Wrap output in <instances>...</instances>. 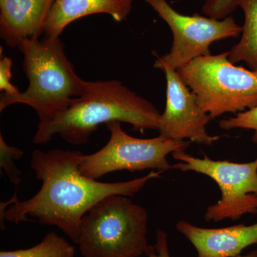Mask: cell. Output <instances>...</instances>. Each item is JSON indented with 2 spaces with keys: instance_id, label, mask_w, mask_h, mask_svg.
<instances>
[{
  "instance_id": "8",
  "label": "cell",
  "mask_w": 257,
  "mask_h": 257,
  "mask_svg": "<svg viewBox=\"0 0 257 257\" xmlns=\"http://www.w3.org/2000/svg\"><path fill=\"white\" fill-rule=\"evenodd\" d=\"M169 25L173 35L170 52L157 57L155 67L162 65L178 70L202 56L211 55L213 42L239 37L242 27L231 16L224 20L180 14L166 0H145Z\"/></svg>"
},
{
  "instance_id": "4",
  "label": "cell",
  "mask_w": 257,
  "mask_h": 257,
  "mask_svg": "<svg viewBox=\"0 0 257 257\" xmlns=\"http://www.w3.org/2000/svg\"><path fill=\"white\" fill-rule=\"evenodd\" d=\"M148 213L122 195L96 203L81 221L79 248L84 257H140L150 247Z\"/></svg>"
},
{
  "instance_id": "2",
  "label": "cell",
  "mask_w": 257,
  "mask_h": 257,
  "mask_svg": "<svg viewBox=\"0 0 257 257\" xmlns=\"http://www.w3.org/2000/svg\"><path fill=\"white\" fill-rule=\"evenodd\" d=\"M161 114L156 106L119 81H86L82 95L45 124H38L32 143L45 145L60 135L74 145L87 143L99 125L119 121L134 130H158Z\"/></svg>"
},
{
  "instance_id": "10",
  "label": "cell",
  "mask_w": 257,
  "mask_h": 257,
  "mask_svg": "<svg viewBox=\"0 0 257 257\" xmlns=\"http://www.w3.org/2000/svg\"><path fill=\"white\" fill-rule=\"evenodd\" d=\"M176 229L195 248L197 257H238L245 248L257 244V221L224 228H202L179 221Z\"/></svg>"
},
{
  "instance_id": "11",
  "label": "cell",
  "mask_w": 257,
  "mask_h": 257,
  "mask_svg": "<svg viewBox=\"0 0 257 257\" xmlns=\"http://www.w3.org/2000/svg\"><path fill=\"white\" fill-rule=\"evenodd\" d=\"M55 0H0V37L10 47L44 35Z\"/></svg>"
},
{
  "instance_id": "16",
  "label": "cell",
  "mask_w": 257,
  "mask_h": 257,
  "mask_svg": "<svg viewBox=\"0 0 257 257\" xmlns=\"http://www.w3.org/2000/svg\"><path fill=\"white\" fill-rule=\"evenodd\" d=\"M219 126L221 130L226 131L234 128L252 130L251 140L257 145V106L248 110L238 113L231 117L220 120Z\"/></svg>"
},
{
  "instance_id": "5",
  "label": "cell",
  "mask_w": 257,
  "mask_h": 257,
  "mask_svg": "<svg viewBox=\"0 0 257 257\" xmlns=\"http://www.w3.org/2000/svg\"><path fill=\"white\" fill-rule=\"evenodd\" d=\"M229 55L202 56L177 70L211 119L257 106V70L235 65Z\"/></svg>"
},
{
  "instance_id": "6",
  "label": "cell",
  "mask_w": 257,
  "mask_h": 257,
  "mask_svg": "<svg viewBox=\"0 0 257 257\" xmlns=\"http://www.w3.org/2000/svg\"><path fill=\"white\" fill-rule=\"evenodd\" d=\"M121 122L111 121L105 124L110 133L109 141L99 151L83 155L79 171L92 179L126 170L138 172L157 170L165 172L172 169L167 157L178 150H186L191 142L177 141L159 135L155 138L140 139L128 135Z\"/></svg>"
},
{
  "instance_id": "12",
  "label": "cell",
  "mask_w": 257,
  "mask_h": 257,
  "mask_svg": "<svg viewBox=\"0 0 257 257\" xmlns=\"http://www.w3.org/2000/svg\"><path fill=\"white\" fill-rule=\"evenodd\" d=\"M133 0H55L50 15L44 38H58L69 24L94 14L110 15L115 21H124L133 8Z\"/></svg>"
},
{
  "instance_id": "17",
  "label": "cell",
  "mask_w": 257,
  "mask_h": 257,
  "mask_svg": "<svg viewBox=\"0 0 257 257\" xmlns=\"http://www.w3.org/2000/svg\"><path fill=\"white\" fill-rule=\"evenodd\" d=\"M238 0H206L202 11L209 18L224 20L236 10Z\"/></svg>"
},
{
  "instance_id": "15",
  "label": "cell",
  "mask_w": 257,
  "mask_h": 257,
  "mask_svg": "<svg viewBox=\"0 0 257 257\" xmlns=\"http://www.w3.org/2000/svg\"><path fill=\"white\" fill-rule=\"evenodd\" d=\"M21 149L8 145L3 135H0V167L5 170L10 182L15 185L21 183V172L17 168L14 160H20L23 156Z\"/></svg>"
},
{
  "instance_id": "14",
  "label": "cell",
  "mask_w": 257,
  "mask_h": 257,
  "mask_svg": "<svg viewBox=\"0 0 257 257\" xmlns=\"http://www.w3.org/2000/svg\"><path fill=\"white\" fill-rule=\"evenodd\" d=\"M75 248L55 232L45 235L41 242L26 249L1 251L0 257H74Z\"/></svg>"
},
{
  "instance_id": "20",
  "label": "cell",
  "mask_w": 257,
  "mask_h": 257,
  "mask_svg": "<svg viewBox=\"0 0 257 257\" xmlns=\"http://www.w3.org/2000/svg\"><path fill=\"white\" fill-rule=\"evenodd\" d=\"M238 257H257V249L253 250V251H251V252L247 253L246 255H244V256H241L240 255Z\"/></svg>"
},
{
  "instance_id": "7",
  "label": "cell",
  "mask_w": 257,
  "mask_h": 257,
  "mask_svg": "<svg viewBox=\"0 0 257 257\" xmlns=\"http://www.w3.org/2000/svg\"><path fill=\"white\" fill-rule=\"evenodd\" d=\"M181 162L172 169L181 172H194L207 176L219 186L221 199L209 206L204 214L207 221L239 219L245 214L257 213V158L246 163L228 160H214L207 156L198 158L185 150L172 154Z\"/></svg>"
},
{
  "instance_id": "9",
  "label": "cell",
  "mask_w": 257,
  "mask_h": 257,
  "mask_svg": "<svg viewBox=\"0 0 257 257\" xmlns=\"http://www.w3.org/2000/svg\"><path fill=\"white\" fill-rule=\"evenodd\" d=\"M163 71L167 80V99L165 111L161 114L158 131L165 138L211 145L219 140L207 133V125L211 118L197 103L196 96L182 79L178 72L167 65Z\"/></svg>"
},
{
  "instance_id": "18",
  "label": "cell",
  "mask_w": 257,
  "mask_h": 257,
  "mask_svg": "<svg viewBox=\"0 0 257 257\" xmlns=\"http://www.w3.org/2000/svg\"><path fill=\"white\" fill-rule=\"evenodd\" d=\"M12 67L13 61L11 59L2 56L0 60V90L7 94H16L20 92L18 87L12 84Z\"/></svg>"
},
{
  "instance_id": "19",
  "label": "cell",
  "mask_w": 257,
  "mask_h": 257,
  "mask_svg": "<svg viewBox=\"0 0 257 257\" xmlns=\"http://www.w3.org/2000/svg\"><path fill=\"white\" fill-rule=\"evenodd\" d=\"M145 254L147 257H171L165 231L157 230L156 242L154 246H150Z\"/></svg>"
},
{
  "instance_id": "1",
  "label": "cell",
  "mask_w": 257,
  "mask_h": 257,
  "mask_svg": "<svg viewBox=\"0 0 257 257\" xmlns=\"http://www.w3.org/2000/svg\"><path fill=\"white\" fill-rule=\"evenodd\" d=\"M83 155L80 151L62 149L34 150L30 166L36 178L42 181L41 188L28 200L14 203L5 211L4 219L19 224L32 216L40 224L57 226L78 243L82 218L96 203L111 195L133 197L162 173L152 171L126 182H98L79 171Z\"/></svg>"
},
{
  "instance_id": "3",
  "label": "cell",
  "mask_w": 257,
  "mask_h": 257,
  "mask_svg": "<svg viewBox=\"0 0 257 257\" xmlns=\"http://www.w3.org/2000/svg\"><path fill=\"white\" fill-rule=\"evenodd\" d=\"M18 49L23 55L28 87L16 94L3 93L0 111L13 104H26L36 111L39 124H45L82 95L86 80L76 73L60 37L30 39L22 42Z\"/></svg>"
},
{
  "instance_id": "13",
  "label": "cell",
  "mask_w": 257,
  "mask_h": 257,
  "mask_svg": "<svg viewBox=\"0 0 257 257\" xmlns=\"http://www.w3.org/2000/svg\"><path fill=\"white\" fill-rule=\"evenodd\" d=\"M238 6L244 14V24L239 42L229 51V59L257 70V0H238Z\"/></svg>"
}]
</instances>
